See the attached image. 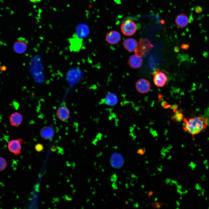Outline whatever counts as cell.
I'll list each match as a JSON object with an SVG mask.
<instances>
[{
  "instance_id": "obj_14",
  "label": "cell",
  "mask_w": 209,
  "mask_h": 209,
  "mask_svg": "<svg viewBox=\"0 0 209 209\" xmlns=\"http://www.w3.org/2000/svg\"><path fill=\"white\" fill-rule=\"evenodd\" d=\"M89 30L88 26L84 24H79L77 27V34L80 38H84L89 35Z\"/></svg>"
},
{
  "instance_id": "obj_25",
  "label": "cell",
  "mask_w": 209,
  "mask_h": 209,
  "mask_svg": "<svg viewBox=\"0 0 209 209\" xmlns=\"http://www.w3.org/2000/svg\"><path fill=\"white\" fill-rule=\"evenodd\" d=\"M31 2L36 3H39L41 2L42 0H29Z\"/></svg>"
},
{
  "instance_id": "obj_17",
  "label": "cell",
  "mask_w": 209,
  "mask_h": 209,
  "mask_svg": "<svg viewBox=\"0 0 209 209\" xmlns=\"http://www.w3.org/2000/svg\"><path fill=\"white\" fill-rule=\"evenodd\" d=\"M70 48L72 51H76L81 48V42H79L78 39H73L69 40Z\"/></svg>"
},
{
  "instance_id": "obj_9",
  "label": "cell",
  "mask_w": 209,
  "mask_h": 209,
  "mask_svg": "<svg viewBox=\"0 0 209 209\" xmlns=\"http://www.w3.org/2000/svg\"><path fill=\"white\" fill-rule=\"evenodd\" d=\"M175 21L178 27L182 28L185 27L188 25L189 19L186 15L181 13L176 17Z\"/></svg>"
},
{
  "instance_id": "obj_4",
  "label": "cell",
  "mask_w": 209,
  "mask_h": 209,
  "mask_svg": "<svg viewBox=\"0 0 209 209\" xmlns=\"http://www.w3.org/2000/svg\"><path fill=\"white\" fill-rule=\"evenodd\" d=\"M24 141L21 138L13 139L10 140L8 144L9 151L15 156H17L21 153V143Z\"/></svg>"
},
{
  "instance_id": "obj_21",
  "label": "cell",
  "mask_w": 209,
  "mask_h": 209,
  "mask_svg": "<svg viewBox=\"0 0 209 209\" xmlns=\"http://www.w3.org/2000/svg\"><path fill=\"white\" fill-rule=\"evenodd\" d=\"M164 204L159 202H155L152 204V206L154 208H159Z\"/></svg>"
},
{
  "instance_id": "obj_26",
  "label": "cell",
  "mask_w": 209,
  "mask_h": 209,
  "mask_svg": "<svg viewBox=\"0 0 209 209\" xmlns=\"http://www.w3.org/2000/svg\"><path fill=\"white\" fill-rule=\"evenodd\" d=\"M153 194V192L152 191H150L148 192V197L152 196Z\"/></svg>"
},
{
  "instance_id": "obj_1",
  "label": "cell",
  "mask_w": 209,
  "mask_h": 209,
  "mask_svg": "<svg viewBox=\"0 0 209 209\" xmlns=\"http://www.w3.org/2000/svg\"><path fill=\"white\" fill-rule=\"evenodd\" d=\"M183 129L192 136L205 129L208 125V119L202 117H196L184 119Z\"/></svg>"
},
{
  "instance_id": "obj_15",
  "label": "cell",
  "mask_w": 209,
  "mask_h": 209,
  "mask_svg": "<svg viewBox=\"0 0 209 209\" xmlns=\"http://www.w3.org/2000/svg\"><path fill=\"white\" fill-rule=\"evenodd\" d=\"M118 101V99L117 96L115 94L111 93H107L104 99L105 103L110 106L115 105Z\"/></svg>"
},
{
  "instance_id": "obj_19",
  "label": "cell",
  "mask_w": 209,
  "mask_h": 209,
  "mask_svg": "<svg viewBox=\"0 0 209 209\" xmlns=\"http://www.w3.org/2000/svg\"><path fill=\"white\" fill-rule=\"evenodd\" d=\"M183 115L181 112L177 113L174 115V118L177 121H180L183 118Z\"/></svg>"
},
{
  "instance_id": "obj_3",
  "label": "cell",
  "mask_w": 209,
  "mask_h": 209,
  "mask_svg": "<svg viewBox=\"0 0 209 209\" xmlns=\"http://www.w3.org/2000/svg\"><path fill=\"white\" fill-rule=\"evenodd\" d=\"M121 29L122 33L127 36L133 35L137 30L136 25L134 22L127 20L125 21L121 24Z\"/></svg>"
},
{
  "instance_id": "obj_10",
  "label": "cell",
  "mask_w": 209,
  "mask_h": 209,
  "mask_svg": "<svg viewBox=\"0 0 209 209\" xmlns=\"http://www.w3.org/2000/svg\"><path fill=\"white\" fill-rule=\"evenodd\" d=\"M143 60L141 57L136 54L131 55L128 60L129 66L133 69H137L141 66Z\"/></svg>"
},
{
  "instance_id": "obj_23",
  "label": "cell",
  "mask_w": 209,
  "mask_h": 209,
  "mask_svg": "<svg viewBox=\"0 0 209 209\" xmlns=\"http://www.w3.org/2000/svg\"><path fill=\"white\" fill-rule=\"evenodd\" d=\"M189 47V45L187 44H183L181 46V48L183 49H188Z\"/></svg>"
},
{
  "instance_id": "obj_2",
  "label": "cell",
  "mask_w": 209,
  "mask_h": 209,
  "mask_svg": "<svg viewBox=\"0 0 209 209\" xmlns=\"http://www.w3.org/2000/svg\"><path fill=\"white\" fill-rule=\"evenodd\" d=\"M153 46L147 38H141L138 43L134 51L135 54L141 57L151 49Z\"/></svg>"
},
{
  "instance_id": "obj_6",
  "label": "cell",
  "mask_w": 209,
  "mask_h": 209,
  "mask_svg": "<svg viewBox=\"0 0 209 209\" xmlns=\"http://www.w3.org/2000/svg\"><path fill=\"white\" fill-rule=\"evenodd\" d=\"M167 78L163 72L157 70L154 75L153 82L156 86L161 87L164 86L167 81Z\"/></svg>"
},
{
  "instance_id": "obj_12",
  "label": "cell",
  "mask_w": 209,
  "mask_h": 209,
  "mask_svg": "<svg viewBox=\"0 0 209 209\" xmlns=\"http://www.w3.org/2000/svg\"><path fill=\"white\" fill-rule=\"evenodd\" d=\"M9 121L11 125L17 127L20 125L23 121V117L21 114L15 112L12 113L9 117Z\"/></svg>"
},
{
  "instance_id": "obj_18",
  "label": "cell",
  "mask_w": 209,
  "mask_h": 209,
  "mask_svg": "<svg viewBox=\"0 0 209 209\" xmlns=\"http://www.w3.org/2000/svg\"><path fill=\"white\" fill-rule=\"evenodd\" d=\"M7 165V163L5 158L0 156V172L5 170Z\"/></svg>"
},
{
  "instance_id": "obj_13",
  "label": "cell",
  "mask_w": 209,
  "mask_h": 209,
  "mask_svg": "<svg viewBox=\"0 0 209 209\" xmlns=\"http://www.w3.org/2000/svg\"><path fill=\"white\" fill-rule=\"evenodd\" d=\"M69 115L68 109L64 106L60 107L57 111V117L61 121H65L67 120L69 117Z\"/></svg>"
},
{
  "instance_id": "obj_20",
  "label": "cell",
  "mask_w": 209,
  "mask_h": 209,
  "mask_svg": "<svg viewBox=\"0 0 209 209\" xmlns=\"http://www.w3.org/2000/svg\"><path fill=\"white\" fill-rule=\"evenodd\" d=\"M35 150L38 152H40L42 151L44 149L43 145L41 143H37L36 144L35 147Z\"/></svg>"
},
{
  "instance_id": "obj_16",
  "label": "cell",
  "mask_w": 209,
  "mask_h": 209,
  "mask_svg": "<svg viewBox=\"0 0 209 209\" xmlns=\"http://www.w3.org/2000/svg\"><path fill=\"white\" fill-rule=\"evenodd\" d=\"M53 129L49 126L44 127L40 131V134L42 137L45 139H51L53 137Z\"/></svg>"
},
{
  "instance_id": "obj_11",
  "label": "cell",
  "mask_w": 209,
  "mask_h": 209,
  "mask_svg": "<svg viewBox=\"0 0 209 209\" xmlns=\"http://www.w3.org/2000/svg\"><path fill=\"white\" fill-rule=\"evenodd\" d=\"M136 40L133 38H128L125 39L123 42L124 48L128 51L134 52L138 44Z\"/></svg>"
},
{
  "instance_id": "obj_7",
  "label": "cell",
  "mask_w": 209,
  "mask_h": 209,
  "mask_svg": "<svg viewBox=\"0 0 209 209\" xmlns=\"http://www.w3.org/2000/svg\"><path fill=\"white\" fill-rule=\"evenodd\" d=\"M136 88L139 93H145L149 91L151 88V85L148 80L141 78L138 80L136 83Z\"/></svg>"
},
{
  "instance_id": "obj_24",
  "label": "cell",
  "mask_w": 209,
  "mask_h": 209,
  "mask_svg": "<svg viewBox=\"0 0 209 209\" xmlns=\"http://www.w3.org/2000/svg\"><path fill=\"white\" fill-rule=\"evenodd\" d=\"M195 11L197 13H201L202 11V8L199 7H197L195 9Z\"/></svg>"
},
{
  "instance_id": "obj_8",
  "label": "cell",
  "mask_w": 209,
  "mask_h": 209,
  "mask_svg": "<svg viewBox=\"0 0 209 209\" xmlns=\"http://www.w3.org/2000/svg\"><path fill=\"white\" fill-rule=\"evenodd\" d=\"M121 36L120 33L115 30H111L108 32L106 36L107 42L109 44L114 45L118 43L120 41Z\"/></svg>"
},
{
  "instance_id": "obj_5",
  "label": "cell",
  "mask_w": 209,
  "mask_h": 209,
  "mask_svg": "<svg viewBox=\"0 0 209 209\" xmlns=\"http://www.w3.org/2000/svg\"><path fill=\"white\" fill-rule=\"evenodd\" d=\"M28 45V41L24 37L18 38L14 42L13 48L14 51L18 54H23L26 51Z\"/></svg>"
},
{
  "instance_id": "obj_22",
  "label": "cell",
  "mask_w": 209,
  "mask_h": 209,
  "mask_svg": "<svg viewBox=\"0 0 209 209\" xmlns=\"http://www.w3.org/2000/svg\"><path fill=\"white\" fill-rule=\"evenodd\" d=\"M137 153L140 155H142L145 153V151L144 149L140 148L138 150Z\"/></svg>"
}]
</instances>
